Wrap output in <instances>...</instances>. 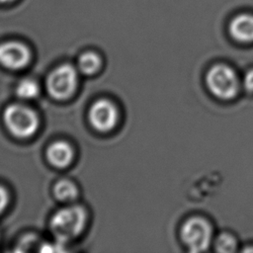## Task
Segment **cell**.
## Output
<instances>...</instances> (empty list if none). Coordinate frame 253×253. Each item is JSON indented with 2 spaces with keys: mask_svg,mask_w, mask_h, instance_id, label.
<instances>
[{
  "mask_svg": "<svg viewBox=\"0 0 253 253\" xmlns=\"http://www.w3.org/2000/svg\"><path fill=\"white\" fill-rule=\"evenodd\" d=\"M86 223V212L78 206H70L57 211L50 219V229L60 241H68L82 231Z\"/></svg>",
  "mask_w": 253,
  "mask_h": 253,
  "instance_id": "cell-1",
  "label": "cell"
},
{
  "mask_svg": "<svg viewBox=\"0 0 253 253\" xmlns=\"http://www.w3.org/2000/svg\"><path fill=\"white\" fill-rule=\"evenodd\" d=\"M206 82L210 92L221 100L234 98L240 86L235 71L224 64H216L211 67L207 73Z\"/></svg>",
  "mask_w": 253,
  "mask_h": 253,
  "instance_id": "cell-2",
  "label": "cell"
},
{
  "mask_svg": "<svg viewBox=\"0 0 253 253\" xmlns=\"http://www.w3.org/2000/svg\"><path fill=\"white\" fill-rule=\"evenodd\" d=\"M3 120L8 130L18 137H29L39 127V119L36 113L20 104L8 106L3 113Z\"/></svg>",
  "mask_w": 253,
  "mask_h": 253,
  "instance_id": "cell-3",
  "label": "cell"
},
{
  "mask_svg": "<svg viewBox=\"0 0 253 253\" xmlns=\"http://www.w3.org/2000/svg\"><path fill=\"white\" fill-rule=\"evenodd\" d=\"M181 238L191 252L208 250L212 239V228L204 218L192 217L182 226Z\"/></svg>",
  "mask_w": 253,
  "mask_h": 253,
  "instance_id": "cell-4",
  "label": "cell"
},
{
  "mask_svg": "<svg viewBox=\"0 0 253 253\" xmlns=\"http://www.w3.org/2000/svg\"><path fill=\"white\" fill-rule=\"evenodd\" d=\"M77 85V71L70 64H61L56 67L46 79V88L49 94L58 100L71 96Z\"/></svg>",
  "mask_w": 253,
  "mask_h": 253,
  "instance_id": "cell-5",
  "label": "cell"
},
{
  "mask_svg": "<svg viewBox=\"0 0 253 253\" xmlns=\"http://www.w3.org/2000/svg\"><path fill=\"white\" fill-rule=\"evenodd\" d=\"M88 117L95 129L106 132L116 126L119 121V112L111 101L101 99L90 107Z\"/></svg>",
  "mask_w": 253,
  "mask_h": 253,
  "instance_id": "cell-6",
  "label": "cell"
},
{
  "mask_svg": "<svg viewBox=\"0 0 253 253\" xmlns=\"http://www.w3.org/2000/svg\"><path fill=\"white\" fill-rule=\"evenodd\" d=\"M31 53L28 47L15 41L0 43V64L9 69H20L30 61Z\"/></svg>",
  "mask_w": 253,
  "mask_h": 253,
  "instance_id": "cell-7",
  "label": "cell"
},
{
  "mask_svg": "<svg viewBox=\"0 0 253 253\" xmlns=\"http://www.w3.org/2000/svg\"><path fill=\"white\" fill-rule=\"evenodd\" d=\"M229 34L237 42H253V16L241 14L233 18L229 24Z\"/></svg>",
  "mask_w": 253,
  "mask_h": 253,
  "instance_id": "cell-8",
  "label": "cell"
},
{
  "mask_svg": "<svg viewBox=\"0 0 253 253\" xmlns=\"http://www.w3.org/2000/svg\"><path fill=\"white\" fill-rule=\"evenodd\" d=\"M46 157L51 165L63 168L72 161L73 150L67 142L55 141L48 146L46 150Z\"/></svg>",
  "mask_w": 253,
  "mask_h": 253,
  "instance_id": "cell-9",
  "label": "cell"
},
{
  "mask_svg": "<svg viewBox=\"0 0 253 253\" xmlns=\"http://www.w3.org/2000/svg\"><path fill=\"white\" fill-rule=\"evenodd\" d=\"M101 66V59L98 54L94 52L83 53L78 60V68L81 73L85 75H92L96 73Z\"/></svg>",
  "mask_w": 253,
  "mask_h": 253,
  "instance_id": "cell-10",
  "label": "cell"
},
{
  "mask_svg": "<svg viewBox=\"0 0 253 253\" xmlns=\"http://www.w3.org/2000/svg\"><path fill=\"white\" fill-rule=\"evenodd\" d=\"M54 195L61 202H69L76 198L77 189L75 185L68 180H60L54 186Z\"/></svg>",
  "mask_w": 253,
  "mask_h": 253,
  "instance_id": "cell-11",
  "label": "cell"
},
{
  "mask_svg": "<svg viewBox=\"0 0 253 253\" xmlns=\"http://www.w3.org/2000/svg\"><path fill=\"white\" fill-rule=\"evenodd\" d=\"M16 94L18 95V97L25 100L34 99L39 94V86L32 79H23L18 83L16 87Z\"/></svg>",
  "mask_w": 253,
  "mask_h": 253,
  "instance_id": "cell-12",
  "label": "cell"
},
{
  "mask_svg": "<svg viewBox=\"0 0 253 253\" xmlns=\"http://www.w3.org/2000/svg\"><path fill=\"white\" fill-rule=\"evenodd\" d=\"M236 246L235 238L228 233L219 234L214 242V247L218 252H234Z\"/></svg>",
  "mask_w": 253,
  "mask_h": 253,
  "instance_id": "cell-13",
  "label": "cell"
},
{
  "mask_svg": "<svg viewBox=\"0 0 253 253\" xmlns=\"http://www.w3.org/2000/svg\"><path fill=\"white\" fill-rule=\"evenodd\" d=\"M242 85L246 91L253 93V69L246 72L242 79Z\"/></svg>",
  "mask_w": 253,
  "mask_h": 253,
  "instance_id": "cell-14",
  "label": "cell"
},
{
  "mask_svg": "<svg viewBox=\"0 0 253 253\" xmlns=\"http://www.w3.org/2000/svg\"><path fill=\"white\" fill-rule=\"evenodd\" d=\"M9 201V197H8V193L7 191L0 186V213L5 210V208L7 207Z\"/></svg>",
  "mask_w": 253,
  "mask_h": 253,
  "instance_id": "cell-15",
  "label": "cell"
},
{
  "mask_svg": "<svg viewBox=\"0 0 253 253\" xmlns=\"http://www.w3.org/2000/svg\"><path fill=\"white\" fill-rule=\"evenodd\" d=\"M11 1H14V0H0V3H8Z\"/></svg>",
  "mask_w": 253,
  "mask_h": 253,
  "instance_id": "cell-16",
  "label": "cell"
}]
</instances>
